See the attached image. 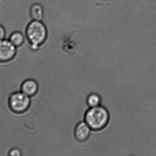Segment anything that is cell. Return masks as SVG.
<instances>
[{
    "label": "cell",
    "mask_w": 156,
    "mask_h": 156,
    "mask_svg": "<svg viewBox=\"0 0 156 156\" xmlns=\"http://www.w3.org/2000/svg\"><path fill=\"white\" fill-rule=\"evenodd\" d=\"M25 34L31 49L35 50L46 40L48 32L45 26L41 21L32 20L27 24Z\"/></svg>",
    "instance_id": "cell-1"
},
{
    "label": "cell",
    "mask_w": 156,
    "mask_h": 156,
    "mask_svg": "<svg viewBox=\"0 0 156 156\" xmlns=\"http://www.w3.org/2000/svg\"><path fill=\"white\" fill-rule=\"evenodd\" d=\"M109 112L105 107L99 105L90 108L85 113L84 122L91 130L98 131L102 130L108 124Z\"/></svg>",
    "instance_id": "cell-2"
},
{
    "label": "cell",
    "mask_w": 156,
    "mask_h": 156,
    "mask_svg": "<svg viewBox=\"0 0 156 156\" xmlns=\"http://www.w3.org/2000/svg\"><path fill=\"white\" fill-rule=\"evenodd\" d=\"M30 98L21 91L14 93L10 95L8 100L9 108L15 113H23L30 107Z\"/></svg>",
    "instance_id": "cell-3"
},
{
    "label": "cell",
    "mask_w": 156,
    "mask_h": 156,
    "mask_svg": "<svg viewBox=\"0 0 156 156\" xmlns=\"http://www.w3.org/2000/svg\"><path fill=\"white\" fill-rule=\"evenodd\" d=\"M16 49L9 39L0 40V62L5 63L12 60L16 56Z\"/></svg>",
    "instance_id": "cell-4"
},
{
    "label": "cell",
    "mask_w": 156,
    "mask_h": 156,
    "mask_svg": "<svg viewBox=\"0 0 156 156\" xmlns=\"http://www.w3.org/2000/svg\"><path fill=\"white\" fill-rule=\"evenodd\" d=\"M91 129L85 122L79 123L75 130V136L77 141L83 142L90 136Z\"/></svg>",
    "instance_id": "cell-5"
},
{
    "label": "cell",
    "mask_w": 156,
    "mask_h": 156,
    "mask_svg": "<svg viewBox=\"0 0 156 156\" xmlns=\"http://www.w3.org/2000/svg\"><path fill=\"white\" fill-rule=\"evenodd\" d=\"M38 90L37 82L32 79L26 80L21 85V91L30 97L36 95Z\"/></svg>",
    "instance_id": "cell-6"
},
{
    "label": "cell",
    "mask_w": 156,
    "mask_h": 156,
    "mask_svg": "<svg viewBox=\"0 0 156 156\" xmlns=\"http://www.w3.org/2000/svg\"><path fill=\"white\" fill-rule=\"evenodd\" d=\"M30 17L32 20L41 21L44 16V10L41 5L38 3L34 4L30 7Z\"/></svg>",
    "instance_id": "cell-7"
},
{
    "label": "cell",
    "mask_w": 156,
    "mask_h": 156,
    "mask_svg": "<svg viewBox=\"0 0 156 156\" xmlns=\"http://www.w3.org/2000/svg\"><path fill=\"white\" fill-rule=\"evenodd\" d=\"M25 38V36L22 32L15 31L10 34L8 39L13 45L17 48L23 45Z\"/></svg>",
    "instance_id": "cell-8"
},
{
    "label": "cell",
    "mask_w": 156,
    "mask_h": 156,
    "mask_svg": "<svg viewBox=\"0 0 156 156\" xmlns=\"http://www.w3.org/2000/svg\"><path fill=\"white\" fill-rule=\"evenodd\" d=\"M87 103L90 108L99 106L101 103V97L96 93H91L87 97Z\"/></svg>",
    "instance_id": "cell-9"
},
{
    "label": "cell",
    "mask_w": 156,
    "mask_h": 156,
    "mask_svg": "<svg viewBox=\"0 0 156 156\" xmlns=\"http://www.w3.org/2000/svg\"><path fill=\"white\" fill-rule=\"evenodd\" d=\"M22 155L21 150L17 148H12L8 154V155L10 156H21Z\"/></svg>",
    "instance_id": "cell-10"
},
{
    "label": "cell",
    "mask_w": 156,
    "mask_h": 156,
    "mask_svg": "<svg viewBox=\"0 0 156 156\" xmlns=\"http://www.w3.org/2000/svg\"><path fill=\"white\" fill-rule=\"evenodd\" d=\"M6 35V31L3 26L0 24V40L5 39Z\"/></svg>",
    "instance_id": "cell-11"
}]
</instances>
